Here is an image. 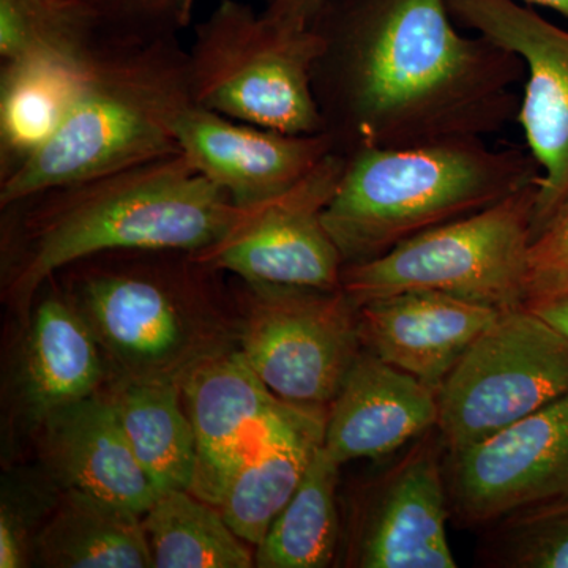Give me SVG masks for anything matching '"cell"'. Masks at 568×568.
I'll use <instances>...</instances> for the list:
<instances>
[{
  "label": "cell",
  "mask_w": 568,
  "mask_h": 568,
  "mask_svg": "<svg viewBox=\"0 0 568 568\" xmlns=\"http://www.w3.org/2000/svg\"><path fill=\"white\" fill-rule=\"evenodd\" d=\"M568 394V338L528 306L500 313L437 392L436 429L463 450Z\"/></svg>",
  "instance_id": "ba28073f"
},
{
  "label": "cell",
  "mask_w": 568,
  "mask_h": 568,
  "mask_svg": "<svg viewBox=\"0 0 568 568\" xmlns=\"http://www.w3.org/2000/svg\"><path fill=\"white\" fill-rule=\"evenodd\" d=\"M152 568H250L254 556L219 507L185 489L160 493L142 515Z\"/></svg>",
  "instance_id": "d4e9b609"
},
{
  "label": "cell",
  "mask_w": 568,
  "mask_h": 568,
  "mask_svg": "<svg viewBox=\"0 0 568 568\" xmlns=\"http://www.w3.org/2000/svg\"><path fill=\"white\" fill-rule=\"evenodd\" d=\"M181 392L197 440L192 493L215 507L235 470L271 437L286 426L327 414L280 399L239 346L192 369Z\"/></svg>",
  "instance_id": "5bb4252c"
},
{
  "label": "cell",
  "mask_w": 568,
  "mask_h": 568,
  "mask_svg": "<svg viewBox=\"0 0 568 568\" xmlns=\"http://www.w3.org/2000/svg\"><path fill=\"white\" fill-rule=\"evenodd\" d=\"M95 54L91 59L29 54L2 61L0 181L20 170L58 132Z\"/></svg>",
  "instance_id": "ffe728a7"
},
{
  "label": "cell",
  "mask_w": 568,
  "mask_h": 568,
  "mask_svg": "<svg viewBox=\"0 0 568 568\" xmlns=\"http://www.w3.org/2000/svg\"><path fill=\"white\" fill-rule=\"evenodd\" d=\"M63 271L65 294L99 339L111 379L179 384L239 346L216 274L193 253L126 250ZM62 272V271H61Z\"/></svg>",
  "instance_id": "277c9868"
},
{
  "label": "cell",
  "mask_w": 568,
  "mask_h": 568,
  "mask_svg": "<svg viewBox=\"0 0 568 568\" xmlns=\"http://www.w3.org/2000/svg\"><path fill=\"white\" fill-rule=\"evenodd\" d=\"M174 132L190 162L241 209L286 192L334 152L328 134L275 132L196 103L181 112Z\"/></svg>",
  "instance_id": "9a60e30c"
},
{
  "label": "cell",
  "mask_w": 568,
  "mask_h": 568,
  "mask_svg": "<svg viewBox=\"0 0 568 568\" xmlns=\"http://www.w3.org/2000/svg\"><path fill=\"white\" fill-rule=\"evenodd\" d=\"M528 308L544 317L548 324L558 328L560 334L568 338V294L559 297L544 298V301L530 302Z\"/></svg>",
  "instance_id": "f546056e"
},
{
  "label": "cell",
  "mask_w": 568,
  "mask_h": 568,
  "mask_svg": "<svg viewBox=\"0 0 568 568\" xmlns=\"http://www.w3.org/2000/svg\"><path fill=\"white\" fill-rule=\"evenodd\" d=\"M327 414L286 426L235 470L219 508L231 529L257 547L297 491L313 454L324 443Z\"/></svg>",
  "instance_id": "7402d4cb"
},
{
  "label": "cell",
  "mask_w": 568,
  "mask_h": 568,
  "mask_svg": "<svg viewBox=\"0 0 568 568\" xmlns=\"http://www.w3.org/2000/svg\"><path fill=\"white\" fill-rule=\"evenodd\" d=\"M446 480L452 517L476 528L568 495V394L473 446L447 452Z\"/></svg>",
  "instance_id": "4fadbf2b"
},
{
  "label": "cell",
  "mask_w": 568,
  "mask_h": 568,
  "mask_svg": "<svg viewBox=\"0 0 568 568\" xmlns=\"http://www.w3.org/2000/svg\"><path fill=\"white\" fill-rule=\"evenodd\" d=\"M50 568H152L142 517L77 489H59L33 540Z\"/></svg>",
  "instance_id": "44dd1931"
},
{
  "label": "cell",
  "mask_w": 568,
  "mask_h": 568,
  "mask_svg": "<svg viewBox=\"0 0 568 568\" xmlns=\"http://www.w3.org/2000/svg\"><path fill=\"white\" fill-rule=\"evenodd\" d=\"M24 495H14L11 487L3 488L2 506H0V567L22 568L33 562V540L37 529L33 526L41 525L43 518L54 499L44 504L43 493H39L31 504L24 499Z\"/></svg>",
  "instance_id": "83f0119b"
},
{
  "label": "cell",
  "mask_w": 568,
  "mask_h": 568,
  "mask_svg": "<svg viewBox=\"0 0 568 568\" xmlns=\"http://www.w3.org/2000/svg\"><path fill=\"white\" fill-rule=\"evenodd\" d=\"M339 466L323 444L287 506L256 547L260 568H325L338 552L343 525L336 506Z\"/></svg>",
  "instance_id": "cb8c5ba5"
},
{
  "label": "cell",
  "mask_w": 568,
  "mask_h": 568,
  "mask_svg": "<svg viewBox=\"0 0 568 568\" xmlns=\"http://www.w3.org/2000/svg\"><path fill=\"white\" fill-rule=\"evenodd\" d=\"M313 91L334 151L485 140L517 121L525 63L447 0H325Z\"/></svg>",
  "instance_id": "6da1fadb"
},
{
  "label": "cell",
  "mask_w": 568,
  "mask_h": 568,
  "mask_svg": "<svg viewBox=\"0 0 568 568\" xmlns=\"http://www.w3.org/2000/svg\"><path fill=\"white\" fill-rule=\"evenodd\" d=\"M325 0H271L263 13L287 29H308Z\"/></svg>",
  "instance_id": "f1b7e54d"
},
{
  "label": "cell",
  "mask_w": 568,
  "mask_h": 568,
  "mask_svg": "<svg viewBox=\"0 0 568 568\" xmlns=\"http://www.w3.org/2000/svg\"><path fill=\"white\" fill-rule=\"evenodd\" d=\"M106 395L156 491H192L197 440L179 384L111 379Z\"/></svg>",
  "instance_id": "603a6c76"
},
{
  "label": "cell",
  "mask_w": 568,
  "mask_h": 568,
  "mask_svg": "<svg viewBox=\"0 0 568 568\" xmlns=\"http://www.w3.org/2000/svg\"><path fill=\"white\" fill-rule=\"evenodd\" d=\"M568 294V194L529 248L528 302Z\"/></svg>",
  "instance_id": "4316f807"
},
{
  "label": "cell",
  "mask_w": 568,
  "mask_h": 568,
  "mask_svg": "<svg viewBox=\"0 0 568 568\" xmlns=\"http://www.w3.org/2000/svg\"><path fill=\"white\" fill-rule=\"evenodd\" d=\"M538 183L414 235L376 260L346 265L343 291L357 308L409 291L455 295L499 312L526 306Z\"/></svg>",
  "instance_id": "8992f818"
},
{
  "label": "cell",
  "mask_w": 568,
  "mask_h": 568,
  "mask_svg": "<svg viewBox=\"0 0 568 568\" xmlns=\"http://www.w3.org/2000/svg\"><path fill=\"white\" fill-rule=\"evenodd\" d=\"M437 394L365 347L327 410L323 446L339 466L383 458L436 428Z\"/></svg>",
  "instance_id": "ac0fdd59"
},
{
  "label": "cell",
  "mask_w": 568,
  "mask_h": 568,
  "mask_svg": "<svg viewBox=\"0 0 568 568\" xmlns=\"http://www.w3.org/2000/svg\"><path fill=\"white\" fill-rule=\"evenodd\" d=\"M346 162L342 153H327L286 192L237 207L226 234L194 256L245 283L338 290L345 261L325 230L323 213Z\"/></svg>",
  "instance_id": "30bf717a"
},
{
  "label": "cell",
  "mask_w": 568,
  "mask_h": 568,
  "mask_svg": "<svg viewBox=\"0 0 568 568\" xmlns=\"http://www.w3.org/2000/svg\"><path fill=\"white\" fill-rule=\"evenodd\" d=\"M242 284L246 362L283 402L328 410L364 349L357 306L343 287Z\"/></svg>",
  "instance_id": "9c48e42d"
},
{
  "label": "cell",
  "mask_w": 568,
  "mask_h": 568,
  "mask_svg": "<svg viewBox=\"0 0 568 568\" xmlns=\"http://www.w3.org/2000/svg\"><path fill=\"white\" fill-rule=\"evenodd\" d=\"M499 310L435 291H409L358 306L362 345L439 392Z\"/></svg>",
  "instance_id": "e0dca14e"
},
{
  "label": "cell",
  "mask_w": 568,
  "mask_h": 568,
  "mask_svg": "<svg viewBox=\"0 0 568 568\" xmlns=\"http://www.w3.org/2000/svg\"><path fill=\"white\" fill-rule=\"evenodd\" d=\"M540 178L529 151L493 149L485 140L365 149L347 156L323 222L346 267L484 211Z\"/></svg>",
  "instance_id": "5b68a950"
},
{
  "label": "cell",
  "mask_w": 568,
  "mask_h": 568,
  "mask_svg": "<svg viewBox=\"0 0 568 568\" xmlns=\"http://www.w3.org/2000/svg\"><path fill=\"white\" fill-rule=\"evenodd\" d=\"M159 9L175 11V13L182 14L186 21L192 20L193 0H148ZM271 2V0H267Z\"/></svg>",
  "instance_id": "4dcf8cb0"
},
{
  "label": "cell",
  "mask_w": 568,
  "mask_h": 568,
  "mask_svg": "<svg viewBox=\"0 0 568 568\" xmlns=\"http://www.w3.org/2000/svg\"><path fill=\"white\" fill-rule=\"evenodd\" d=\"M519 2L545 7V9L558 11L562 17L568 18V0H519Z\"/></svg>",
  "instance_id": "1f68e13d"
},
{
  "label": "cell",
  "mask_w": 568,
  "mask_h": 568,
  "mask_svg": "<svg viewBox=\"0 0 568 568\" xmlns=\"http://www.w3.org/2000/svg\"><path fill=\"white\" fill-rule=\"evenodd\" d=\"M22 339L17 396L36 426L63 406L103 390L110 372L99 339L65 293L52 291L33 306Z\"/></svg>",
  "instance_id": "d6986e66"
},
{
  "label": "cell",
  "mask_w": 568,
  "mask_h": 568,
  "mask_svg": "<svg viewBox=\"0 0 568 568\" xmlns=\"http://www.w3.org/2000/svg\"><path fill=\"white\" fill-rule=\"evenodd\" d=\"M485 530V566L568 568V495L515 508Z\"/></svg>",
  "instance_id": "484cf974"
},
{
  "label": "cell",
  "mask_w": 568,
  "mask_h": 568,
  "mask_svg": "<svg viewBox=\"0 0 568 568\" xmlns=\"http://www.w3.org/2000/svg\"><path fill=\"white\" fill-rule=\"evenodd\" d=\"M321 41L237 0H222L189 47L194 103L234 121L287 134L324 133L313 91Z\"/></svg>",
  "instance_id": "52a82bcc"
},
{
  "label": "cell",
  "mask_w": 568,
  "mask_h": 568,
  "mask_svg": "<svg viewBox=\"0 0 568 568\" xmlns=\"http://www.w3.org/2000/svg\"><path fill=\"white\" fill-rule=\"evenodd\" d=\"M44 474L59 489H77L142 515L159 491L138 462L110 396L63 406L36 426Z\"/></svg>",
  "instance_id": "2e32d148"
},
{
  "label": "cell",
  "mask_w": 568,
  "mask_h": 568,
  "mask_svg": "<svg viewBox=\"0 0 568 568\" xmlns=\"http://www.w3.org/2000/svg\"><path fill=\"white\" fill-rule=\"evenodd\" d=\"M446 446L432 429L354 497L345 562L357 568H455Z\"/></svg>",
  "instance_id": "7c38bea8"
},
{
  "label": "cell",
  "mask_w": 568,
  "mask_h": 568,
  "mask_svg": "<svg viewBox=\"0 0 568 568\" xmlns=\"http://www.w3.org/2000/svg\"><path fill=\"white\" fill-rule=\"evenodd\" d=\"M2 211V294L29 320L44 284L69 265L126 250L203 252L226 234L237 207L179 152Z\"/></svg>",
  "instance_id": "7a4b0ae2"
},
{
  "label": "cell",
  "mask_w": 568,
  "mask_h": 568,
  "mask_svg": "<svg viewBox=\"0 0 568 568\" xmlns=\"http://www.w3.org/2000/svg\"><path fill=\"white\" fill-rule=\"evenodd\" d=\"M447 7L459 28L525 63L517 121L541 173L534 239L568 194V31L519 0H447Z\"/></svg>",
  "instance_id": "8fae6325"
},
{
  "label": "cell",
  "mask_w": 568,
  "mask_h": 568,
  "mask_svg": "<svg viewBox=\"0 0 568 568\" xmlns=\"http://www.w3.org/2000/svg\"><path fill=\"white\" fill-rule=\"evenodd\" d=\"M181 29L173 14L153 13L112 36L92 59L58 132L0 181V209L182 152L175 121L194 99Z\"/></svg>",
  "instance_id": "3957f363"
}]
</instances>
